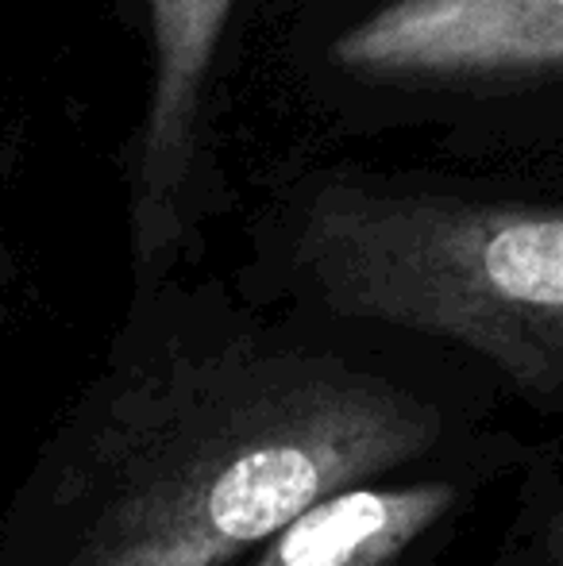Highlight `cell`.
I'll list each match as a JSON object with an SVG mask.
<instances>
[{
    "label": "cell",
    "instance_id": "1",
    "mask_svg": "<svg viewBox=\"0 0 563 566\" xmlns=\"http://www.w3.org/2000/svg\"><path fill=\"white\" fill-rule=\"evenodd\" d=\"M505 405L498 374L444 343L178 274L132 290L0 516V566H225Z\"/></svg>",
    "mask_w": 563,
    "mask_h": 566
},
{
    "label": "cell",
    "instance_id": "2",
    "mask_svg": "<svg viewBox=\"0 0 563 566\" xmlns=\"http://www.w3.org/2000/svg\"><path fill=\"white\" fill-rule=\"evenodd\" d=\"M240 293L414 332L479 358L536 420H563V205L394 174L274 189Z\"/></svg>",
    "mask_w": 563,
    "mask_h": 566
},
{
    "label": "cell",
    "instance_id": "3",
    "mask_svg": "<svg viewBox=\"0 0 563 566\" xmlns=\"http://www.w3.org/2000/svg\"><path fill=\"white\" fill-rule=\"evenodd\" d=\"M305 85L340 116H456L563 90V0H363L313 35Z\"/></svg>",
    "mask_w": 563,
    "mask_h": 566
},
{
    "label": "cell",
    "instance_id": "4",
    "mask_svg": "<svg viewBox=\"0 0 563 566\" xmlns=\"http://www.w3.org/2000/svg\"><path fill=\"white\" fill-rule=\"evenodd\" d=\"M529 443L498 420L475 440L340 485L225 566H459L518 485Z\"/></svg>",
    "mask_w": 563,
    "mask_h": 566
},
{
    "label": "cell",
    "instance_id": "5",
    "mask_svg": "<svg viewBox=\"0 0 563 566\" xmlns=\"http://www.w3.org/2000/svg\"><path fill=\"white\" fill-rule=\"evenodd\" d=\"M236 0H143L150 90L128 163L132 290H150L205 251L220 189L205 174L209 97Z\"/></svg>",
    "mask_w": 563,
    "mask_h": 566
},
{
    "label": "cell",
    "instance_id": "6",
    "mask_svg": "<svg viewBox=\"0 0 563 566\" xmlns=\"http://www.w3.org/2000/svg\"><path fill=\"white\" fill-rule=\"evenodd\" d=\"M490 566H563V420L529 443Z\"/></svg>",
    "mask_w": 563,
    "mask_h": 566
},
{
    "label": "cell",
    "instance_id": "7",
    "mask_svg": "<svg viewBox=\"0 0 563 566\" xmlns=\"http://www.w3.org/2000/svg\"><path fill=\"white\" fill-rule=\"evenodd\" d=\"M4 290H8V270L4 259H0V328H4Z\"/></svg>",
    "mask_w": 563,
    "mask_h": 566
}]
</instances>
